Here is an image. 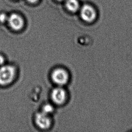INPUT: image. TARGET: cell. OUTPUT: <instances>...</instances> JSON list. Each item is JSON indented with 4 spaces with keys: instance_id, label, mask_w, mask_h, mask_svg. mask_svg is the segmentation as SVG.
Instances as JSON below:
<instances>
[{
    "instance_id": "8992f818",
    "label": "cell",
    "mask_w": 132,
    "mask_h": 132,
    "mask_svg": "<svg viewBox=\"0 0 132 132\" xmlns=\"http://www.w3.org/2000/svg\"><path fill=\"white\" fill-rule=\"evenodd\" d=\"M7 22L11 29L14 31L21 30L24 25L23 17L17 13H13L8 16Z\"/></svg>"
},
{
    "instance_id": "3957f363",
    "label": "cell",
    "mask_w": 132,
    "mask_h": 132,
    "mask_svg": "<svg viewBox=\"0 0 132 132\" xmlns=\"http://www.w3.org/2000/svg\"><path fill=\"white\" fill-rule=\"evenodd\" d=\"M80 15L83 21L88 23H91L96 19L97 12L92 5L85 4L80 8Z\"/></svg>"
},
{
    "instance_id": "277c9868",
    "label": "cell",
    "mask_w": 132,
    "mask_h": 132,
    "mask_svg": "<svg viewBox=\"0 0 132 132\" xmlns=\"http://www.w3.org/2000/svg\"><path fill=\"white\" fill-rule=\"evenodd\" d=\"M67 93L62 86H57L52 90L51 98L52 102L57 105L64 104L67 100Z\"/></svg>"
},
{
    "instance_id": "ba28073f",
    "label": "cell",
    "mask_w": 132,
    "mask_h": 132,
    "mask_svg": "<svg viewBox=\"0 0 132 132\" xmlns=\"http://www.w3.org/2000/svg\"><path fill=\"white\" fill-rule=\"evenodd\" d=\"M42 111L46 114L50 115L53 112L54 108L53 106L51 104H46L43 106Z\"/></svg>"
},
{
    "instance_id": "6da1fadb",
    "label": "cell",
    "mask_w": 132,
    "mask_h": 132,
    "mask_svg": "<svg viewBox=\"0 0 132 132\" xmlns=\"http://www.w3.org/2000/svg\"><path fill=\"white\" fill-rule=\"evenodd\" d=\"M16 75V70L11 65H3L0 67V85L6 86L14 80Z\"/></svg>"
},
{
    "instance_id": "5b68a950",
    "label": "cell",
    "mask_w": 132,
    "mask_h": 132,
    "mask_svg": "<svg viewBox=\"0 0 132 132\" xmlns=\"http://www.w3.org/2000/svg\"><path fill=\"white\" fill-rule=\"evenodd\" d=\"M34 119L36 125L42 129H48L52 125V118L50 115L45 113L42 111L35 114Z\"/></svg>"
},
{
    "instance_id": "30bf717a",
    "label": "cell",
    "mask_w": 132,
    "mask_h": 132,
    "mask_svg": "<svg viewBox=\"0 0 132 132\" xmlns=\"http://www.w3.org/2000/svg\"><path fill=\"white\" fill-rule=\"evenodd\" d=\"M5 58L2 55H0V66L3 65L4 63L5 62Z\"/></svg>"
},
{
    "instance_id": "7c38bea8",
    "label": "cell",
    "mask_w": 132,
    "mask_h": 132,
    "mask_svg": "<svg viewBox=\"0 0 132 132\" xmlns=\"http://www.w3.org/2000/svg\"><path fill=\"white\" fill-rule=\"evenodd\" d=\"M58 1H62V0H58Z\"/></svg>"
},
{
    "instance_id": "9c48e42d",
    "label": "cell",
    "mask_w": 132,
    "mask_h": 132,
    "mask_svg": "<svg viewBox=\"0 0 132 132\" xmlns=\"http://www.w3.org/2000/svg\"><path fill=\"white\" fill-rule=\"evenodd\" d=\"M8 16L5 13L0 14V22L2 23H4L7 21Z\"/></svg>"
},
{
    "instance_id": "8fae6325",
    "label": "cell",
    "mask_w": 132,
    "mask_h": 132,
    "mask_svg": "<svg viewBox=\"0 0 132 132\" xmlns=\"http://www.w3.org/2000/svg\"><path fill=\"white\" fill-rule=\"evenodd\" d=\"M27 2H29V3L34 4H36L38 3L40 0H27Z\"/></svg>"
},
{
    "instance_id": "7a4b0ae2",
    "label": "cell",
    "mask_w": 132,
    "mask_h": 132,
    "mask_svg": "<svg viewBox=\"0 0 132 132\" xmlns=\"http://www.w3.org/2000/svg\"><path fill=\"white\" fill-rule=\"evenodd\" d=\"M51 78L53 82L57 86L63 87L68 83L70 75L64 69L57 68L52 72Z\"/></svg>"
},
{
    "instance_id": "52a82bcc",
    "label": "cell",
    "mask_w": 132,
    "mask_h": 132,
    "mask_svg": "<svg viewBox=\"0 0 132 132\" xmlns=\"http://www.w3.org/2000/svg\"><path fill=\"white\" fill-rule=\"evenodd\" d=\"M65 6L69 11L75 13L80 9V4L78 0H66Z\"/></svg>"
}]
</instances>
